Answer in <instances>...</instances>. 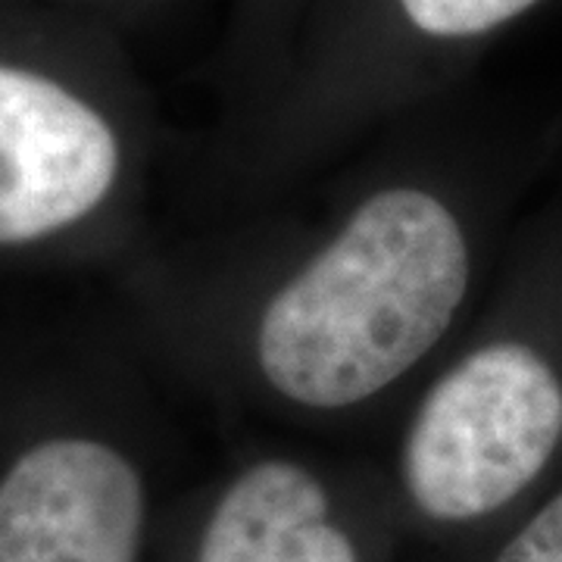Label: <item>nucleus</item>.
<instances>
[{
    "instance_id": "f257e3e1",
    "label": "nucleus",
    "mask_w": 562,
    "mask_h": 562,
    "mask_svg": "<svg viewBox=\"0 0 562 562\" xmlns=\"http://www.w3.org/2000/svg\"><path fill=\"white\" fill-rule=\"evenodd\" d=\"M506 191L497 138L422 106L288 198L150 260L144 313L222 416L384 438L487 301Z\"/></svg>"
},
{
    "instance_id": "f03ea898",
    "label": "nucleus",
    "mask_w": 562,
    "mask_h": 562,
    "mask_svg": "<svg viewBox=\"0 0 562 562\" xmlns=\"http://www.w3.org/2000/svg\"><path fill=\"white\" fill-rule=\"evenodd\" d=\"M553 281L522 260L384 431V487L406 538H484L562 453V328Z\"/></svg>"
},
{
    "instance_id": "7ed1b4c3",
    "label": "nucleus",
    "mask_w": 562,
    "mask_h": 562,
    "mask_svg": "<svg viewBox=\"0 0 562 562\" xmlns=\"http://www.w3.org/2000/svg\"><path fill=\"white\" fill-rule=\"evenodd\" d=\"M176 562H391L406 541L379 462L313 447H241L201 484Z\"/></svg>"
},
{
    "instance_id": "20e7f679",
    "label": "nucleus",
    "mask_w": 562,
    "mask_h": 562,
    "mask_svg": "<svg viewBox=\"0 0 562 562\" xmlns=\"http://www.w3.org/2000/svg\"><path fill=\"white\" fill-rule=\"evenodd\" d=\"M138 138L81 88L0 60V250L79 238L132 198Z\"/></svg>"
},
{
    "instance_id": "39448f33",
    "label": "nucleus",
    "mask_w": 562,
    "mask_h": 562,
    "mask_svg": "<svg viewBox=\"0 0 562 562\" xmlns=\"http://www.w3.org/2000/svg\"><path fill=\"white\" fill-rule=\"evenodd\" d=\"M147 462L98 428H50L0 472V562H144Z\"/></svg>"
},
{
    "instance_id": "423d86ee",
    "label": "nucleus",
    "mask_w": 562,
    "mask_h": 562,
    "mask_svg": "<svg viewBox=\"0 0 562 562\" xmlns=\"http://www.w3.org/2000/svg\"><path fill=\"white\" fill-rule=\"evenodd\" d=\"M538 0H387L397 32L425 50L460 47L503 29Z\"/></svg>"
},
{
    "instance_id": "0eeeda50",
    "label": "nucleus",
    "mask_w": 562,
    "mask_h": 562,
    "mask_svg": "<svg viewBox=\"0 0 562 562\" xmlns=\"http://www.w3.org/2000/svg\"><path fill=\"white\" fill-rule=\"evenodd\" d=\"M475 562H562V487L525 519L506 525Z\"/></svg>"
}]
</instances>
